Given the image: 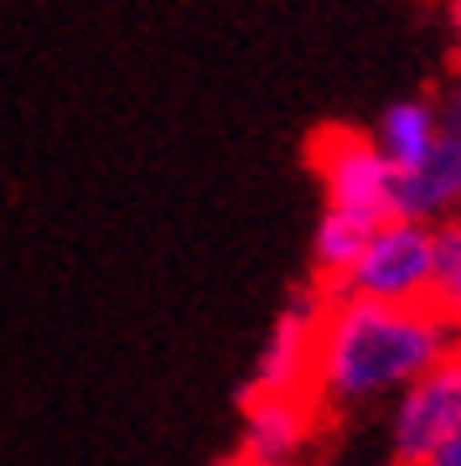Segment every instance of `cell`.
Returning <instances> with one entry per match:
<instances>
[{
  "instance_id": "5b68a950",
  "label": "cell",
  "mask_w": 461,
  "mask_h": 466,
  "mask_svg": "<svg viewBox=\"0 0 461 466\" xmlns=\"http://www.w3.org/2000/svg\"><path fill=\"white\" fill-rule=\"evenodd\" d=\"M327 285L312 280L285 300V311L275 317L270 337L260 348L249 394H312V363H316V327L327 311Z\"/></svg>"
},
{
  "instance_id": "6da1fadb",
  "label": "cell",
  "mask_w": 461,
  "mask_h": 466,
  "mask_svg": "<svg viewBox=\"0 0 461 466\" xmlns=\"http://www.w3.org/2000/svg\"><path fill=\"white\" fill-rule=\"evenodd\" d=\"M451 348H456V332L430 300L394 306V300H363L332 290L322 327H316L312 400L327 410L389 400Z\"/></svg>"
},
{
  "instance_id": "8992f818",
  "label": "cell",
  "mask_w": 461,
  "mask_h": 466,
  "mask_svg": "<svg viewBox=\"0 0 461 466\" xmlns=\"http://www.w3.org/2000/svg\"><path fill=\"white\" fill-rule=\"evenodd\" d=\"M322 404L312 394H249L239 466H301L306 446L316 441Z\"/></svg>"
},
{
  "instance_id": "30bf717a",
  "label": "cell",
  "mask_w": 461,
  "mask_h": 466,
  "mask_svg": "<svg viewBox=\"0 0 461 466\" xmlns=\"http://www.w3.org/2000/svg\"><path fill=\"white\" fill-rule=\"evenodd\" d=\"M435 311L461 337V218L435 223Z\"/></svg>"
},
{
  "instance_id": "7c38bea8",
  "label": "cell",
  "mask_w": 461,
  "mask_h": 466,
  "mask_svg": "<svg viewBox=\"0 0 461 466\" xmlns=\"http://www.w3.org/2000/svg\"><path fill=\"white\" fill-rule=\"evenodd\" d=\"M425 466H461V425L446 435L435 451H430V461H425Z\"/></svg>"
},
{
  "instance_id": "7a4b0ae2",
  "label": "cell",
  "mask_w": 461,
  "mask_h": 466,
  "mask_svg": "<svg viewBox=\"0 0 461 466\" xmlns=\"http://www.w3.org/2000/svg\"><path fill=\"white\" fill-rule=\"evenodd\" d=\"M435 223L420 218H384L368 233L358 259L332 290L363 300H394V306H435Z\"/></svg>"
},
{
  "instance_id": "4fadbf2b",
  "label": "cell",
  "mask_w": 461,
  "mask_h": 466,
  "mask_svg": "<svg viewBox=\"0 0 461 466\" xmlns=\"http://www.w3.org/2000/svg\"><path fill=\"white\" fill-rule=\"evenodd\" d=\"M446 21H451V32H456V52H461V0H446Z\"/></svg>"
},
{
  "instance_id": "3957f363",
  "label": "cell",
  "mask_w": 461,
  "mask_h": 466,
  "mask_svg": "<svg viewBox=\"0 0 461 466\" xmlns=\"http://www.w3.org/2000/svg\"><path fill=\"white\" fill-rule=\"evenodd\" d=\"M312 171L322 177L327 208L358 213L368 223L394 218V167L379 156L368 130H347V125H327L312 135Z\"/></svg>"
},
{
  "instance_id": "9c48e42d",
  "label": "cell",
  "mask_w": 461,
  "mask_h": 466,
  "mask_svg": "<svg viewBox=\"0 0 461 466\" xmlns=\"http://www.w3.org/2000/svg\"><path fill=\"white\" fill-rule=\"evenodd\" d=\"M374 228H379V223H368V218H358V213L322 208L316 233H312V269H316V280L327 285V290L347 275V265L358 259V249L368 244V233Z\"/></svg>"
},
{
  "instance_id": "ba28073f",
  "label": "cell",
  "mask_w": 461,
  "mask_h": 466,
  "mask_svg": "<svg viewBox=\"0 0 461 466\" xmlns=\"http://www.w3.org/2000/svg\"><path fill=\"white\" fill-rule=\"evenodd\" d=\"M368 135H374V146H379L384 161L394 171H405V167H415L430 150V140L441 135V119H435V104H430L425 94H410V99L389 104Z\"/></svg>"
},
{
  "instance_id": "9a60e30c",
  "label": "cell",
  "mask_w": 461,
  "mask_h": 466,
  "mask_svg": "<svg viewBox=\"0 0 461 466\" xmlns=\"http://www.w3.org/2000/svg\"><path fill=\"white\" fill-rule=\"evenodd\" d=\"M389 466H394V461H389Z\"/></svg>"
},
{
  "instance_id": "277c9868",
  "label": "cell",
  "mask_w": 461,
  "mask_h": 466,
  "mask_svg": "<svg viewBox=\"0 0 461 466\" xmlns=\"http://www.w3.org/2000/svg\"><path fill=\"white\" fill-rule=\"evenodd\" d=\"M389 456L394 466H425L430 451L461 425V348L420 368L399 394H389Z\"/></svg>"
},
{
  "instance_id": "5bb4252c",
  "label": "cell",
  "mask_w": 461,
  "mask_h": 466,
  "mask_svg": "<svg viewBox=\"0 0 461 466\" xmlns=\"http://www.w3.org/2000/svg\"><path fill=\"white\" fill-rule=\"evenodd\" d=\"M233 466H239V461H233Z\"/></svg>"
},
{
  "instance_id": "52a82bcc",
  "label": "cell",
  "mask_w": 461,
  "mask_h": 466,
  "mask_svg": "<svg viewBox=\"0 0 461 466\" xmlns=\"http://www.w3.org/2000/svg\"><path fill=\"white\" fill-rule=\"evenodd\" d=\"M394 218L420 223L461 218V135L441 130L415 167L394 171Z\"/></svg>"
},
{
  "instance_id": "8fae6325",
  "label": "cell",
  "mask_w": 461,
  "mask_h": 466,
  "mask_svg": "<svg viewBox=\"0 0 461 466\" xmlns=\"http://www.w3.org/2000/svg\"><path fill=\"white\" fill-rule=\"evenodd\" d=\"M430 104H435V119H441V130L461 135V52H456V63H451V73L441 78V88L430 94Z\"/></svg>"
}]
</instances>
